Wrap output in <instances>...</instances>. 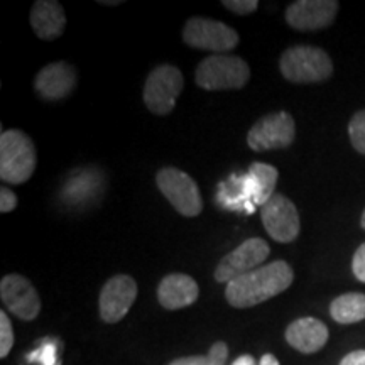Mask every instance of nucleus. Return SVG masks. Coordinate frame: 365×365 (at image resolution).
<instances>
[{"mask_svg":"<svg viewBox=\"0 0 365 365\" xmlns=\"http://www.w3.org/2000/svg\"><path fill=\"white\" fill-rule=\"evenodd\" d=\"M137 282L127 274H117L100 291V318L105 323H118L129 313L137 298Z\"/></svg>","mask_w":365,"mask_h":365,"instance_id":"11","label":"nucleus"},{"mask_svg":"<svg viewBox=\"0 0 365 365\" xmlns=\"http://www.w3.org/2000/svg\"><path fill=\"white\" fill-rule=\"evenodd\" d=\"M210 365H223V364H217V362H212V360H210Z\"/></svg>","mask_w":365,"mask_h":365,"instance_id":"33","label":"nucleus"},{"mask_svg":"<svg viewBox=\"0 0 365 365\" xmlns=\"http://www.w3.org/2000/svg\"><path fill=\"white\" fill-rule=\"evenodd\" d=\"M36 148L29 135L17 129L4 130L0 135V178L4 182L22 185L34 175Z\"/></svg>","mask_w":365,"mask_h":365,"instance_id":"2","label":"nucleus"},{"mask_svg":"<svg viewBox=\"0 0 365 365\" xmlns=\"http://www.w3.org/2000/svg\"><path fill=\"white\" fill-rule=\"evenodd\" d=\"M279 68L291 83H319L331 76L333 63L327 51L314 46H294L282 53Z\"/></svg>","mask_w":365,"mask_h":365,"instance_id":"4","label":"nucleus"},{"mask_svg":"<svg viewBox=\"0 0 365 365\" xmlns=\"http://www.w3.org/2000/svg\"><path fill=\"white\" fill-rule=\"evenodd\" d=\"M185 78L173 65H161L149 73L144 85V103L156 115H168L175 110Z\"/></svg>","mask_w":365,"mask_h":365,"instance_id":"6","label":"nucleus"},{"mask_svg":"<svg viewBox=\"0 0 365 365\" xmlns=\"http://www.w3.org/2000/svg\"><path fill=\"white\" fill-rule=\"evenodd\" d=\"M103 6H117V4H120V2H105V0H103Z\"/></svg>","mask_w":365,"mask_h":365,"instance_id":"32","label":"nucleus"},{"mask_svg":"<svg viewBox=\"0 0 365 365\" xmlns=\"http://www.w3.org/2000/svg\"><path fill=\"white\" fill-rule=\"evenodd\" d=\"M17 203H19V200H17L16 193H14L12 190H9L7 186H2V188H0V212H12V210H16Z\"/></svg>","mask_w":365,"mask_h":365,"instance_id":"25","label":"nucleus"},{"mask_svg":"<svg viewBox=\"0 0 365 365\" xmlns=\"http://www.w3.org/2000/svg\"><path fill=\"white\" fill-rule=\"evenodd\" d=\"M222 4L228 11L239 14V16H249L259 9L257 0H223Z\"/></svg>","mask_w":365,"mask_h":365,"instance_id":"22","label":"nucleus"},{"mask_svg":"<svg viewBox=\"0 0 365 365\" xmlns=\"http://www.w3.org/2000/svg\"><path fill=\"white\" fill-rule=\"evenodd\" d=\"M232 365H257V364H255L252 355H242V357L237 359Z\"/></svg>","mask_w":365,"mask_h":365,"instance_id":"29","label":"nucleus"},{"mask_svg":"<svg viewBox=\"0 0 365 365\" xmlns=\"http://www.w3.org/2000/svg\"><path fill=\"white\" fill-rule=\"evenodd\" d=\"M227 357H228V349H227V345L223 344V341H217V344L213 345L212 349H210L208 359L212 360V362L225 365Z\"/></svg>","mask_w":365,"mask_h":365,"instance_id":"26","label":"nucleus"},{"mask_svg":"<svg viewBox=\"0 0 365 365\" xmlns=\"http://www.w3.org/2000/svg\"><path fill=\"white\" fill-rule=\"evenodd\" d=\"M259 365H281V364H279V360L274 357L272 354H266V355H262V359H261V362H259Z\"/></svg>","mask_w":365,"mask_h":365,"instance_id":"30","label":"nucleus"},{"mask_svg":"<svg viewBox=\"0 0 365 365\" xmlns=\"http://www.w3.org/2000/svg\"><path fill=\"white\" fill-rule=\"evenodd\" d=\"M29 22L39 39H58L66 26L65 9L54 0H38L31 9Z\"/></svg>","mask_w":365,"mask_h":365,"instance_id":"17","label":"nucleus"},{"mask_svg":"<svg viewBox=\"0 0 365 365\" xmlns=\"http://www.w3.org/2000/svg\"><path fill=\"white\" fill-rule=\"evenodd\" d=\"M182 39L190 48L225 54L237 48L240 36L230 26L207 17H191L182 29Z\"/></svg>","mask_w":365,"mask_h":365,"instance_id":"5","label":"nucleus"},{"mask_svg":"<svg viewBox=\"0 0 365 365\" xmlns=\"http://www.w3.org/2000/svg\"><path fill=\"white\" fill-rule=\"evenodd\" d=\"M286 340L301 354H314L327 345L328 328L317 318H299L287 327Z\"/></svg>","mask_w":365,"mask_h":365,"instance_id":"16","label":"nucleus"},{"mask_svg":"<svg viewBox=\"0 0 365 365\" xmlns=\"http://www.w3.org/2000/svg\"><path fill=\"white\" fill-rule=\"evenodd\" d=\"M31 360H38L43 365H59L58 360V350L53 344H46L41 346L39 350H36L34 354L29 355Z\"/></svg>","mask_w":365,"mask_h":365,"instance_id":"23","label":"nucleus"},{"mask_svg":"<svg viewBox=\"0 0 365 365\" xmlns=\"http://www.w3.org/2000/svg\"><path fill=\"white\" fill-rule=\"evenodd\" d=\"M158 188L182 217H198L203 200L198 185L190 175L178 168H163L156 176Z\"/></svg>","mask_w":365,"mask_h":365,"instance_id":"7","label":"nucleus"},{"mask_svg":"<svg viewBox=\"0 0 365 365\" xmlns=\"http://www.w3.org/2000/svg\"><path fill=\"white\" fill-rule=\"evenodd\" d=\"M360 225H362V228L365 230V210H364V213H362V218H360Z\"/></svg>","mask_w":365,"mask_h":365,"instance_id":"31","label":"nucleus"},{"mask_svg":"<svg viewBox=\"0 0 365 365\" xmlns=\"http://www.w3.org/2000/svg\"><path fill=\"white\" fill-rule=\"evenodd\" d=\"M349 135L354 149L365 156V110L355 113L349 124Z\"/></svg>","mask_w":365,"mask_h":365,"instance_id":"20","label":"nucleus"},{"mask_svg":"<svg viewBox=\"0 0 365 365\" xmlns=\"http://www.w3.org/2000/svg\"><path fill=\"white\" fill-rule=\"evenodd\" d=\"M14 345V328L6 312H0V357L6 359Z\"/></svg>","mask_w":365,"mask_h":365,"instance_id":"21","label":"nucleus"},{"mask_svg":"<svg viewBox=\"0 0 365 365\" xmlns=\"http://www.w3.org/2000/svg\"><path fill=\"white\" fill-rule=\"evenodd\" d=\"M261 218L267 234L276 242L289 244L298 239L301 230L296 205L281 193H276L261 210Z\"/></svg>","mask_w":365,"mask_h":365,"instance_id":"9","label":"nucleus"},{"mask_svg":"<svg viewBox=\"0 0 365 365\" xmlns=\"http://www.w3.org/2000/svg\"><path fill=\"white\" fill-rule=\"evenodd\" d=\"M200 296V287L188 274H168L158 287V299L163 308L181 309L191 307Z\"/></svg>","mask_w":365,"mask_h":365,"instance_id":"15","label":"nucleus"},{"mask_svg":"<svg viewBox=\"0 0 365 365\" xmlns=\"http://www.w3.org/2000/svg\"><path fill=\"white\" fill-rule=\"evenodd\" d=\"M352 271H354V276L357 277L360 282H365V242L357 250H355L354 261H352Z\"/></svg>","mask_w":365,"mask_h":365,"instance_id":"24","label":"nucleus"},{"mask_svg":"<svg viewBox=\"0 0 365 365\" xmlns=\"http://www.w3.org/2000/svg\"><path fill=\"white\" fill-rule=\"evenodd\" d=\"M76 86V70L70 63H49L38 73L34 80V90L39 97L48 102L66 98Z\"/></svg>","mask_w":365,"mask_h":365,"instance_id":"14","label":"nucleus"},{"mask_svg":"<svg viewBox=\"0 0 365 365\" xmlns=\"http://www.w3.org/2000/svg\"><path fill=\"white\" fill-rule=\"evenodd\" d=\"M330 314L336 323L352 325L365 319V294L346 293L331 301Z\"/></svg>","mask_w":365,"mask_h":365,"instance_id":"19","label":"nucleus"},{"mask_svg":"<svg viewBox=\"0 0 365 365\" xmlns=\"http://www.w3.org/2000/svg\"><path fill=\"white\" fill-rule=\"evenodd\" d=\"M340 365H365V350H355L345 355Z\"/></svg>","mask_w":365,"mask_h":365,"instance_id":"27","label":"nucleus"},{"mask_svg":"<svg viewBox=\"0 0 365 365\" xmlns=\"http://www.w3.org/2000/svg\"><path fill=\"white\" fill-rule=\"evenodd\" d=\"M269 245L262 239H249L227 254L222 259L215 269V281L217 282H230L237 277L249 274L254 269L261 267V264L269 257Z\"/></svg>","mask_w":365,"mask_h":365,"instance_id":"10","label":"nucleus"},{"mask_svg":"<svg viewBox=\"0 0 365 365\" xmlns=\"http://www.w3.org/2000/svg\"><path fill=\"white\" fill-rule=\"evenodd\" d=\"M249 78L247 61L232 54H212L200 63L195 73L196 85L208 91L240 90Z\"/></svg>","mask_w":365,"mask_h":365,"instance_id":"3","label":"nucleus"},{"mask_svg":"<svg viewBox=\"0 0 365 365\" xmlns=\"http://www.w3.org/2000/svg\"><path fill=\"white\" fill-rule=\"evenodd\" d=\"M336 0H298L286 9V22L298 31H318L331 26L339 12Z\"/></svg>","mask_w":365,"mask_h":365,"instance_id":"13","label":"nucleus"},{"mask_svg":"<svg viewBox=\"0 0 365 365\" xmlns=\"http://www.w3.org/2000/svg\"><path fill=\"white\" fill-rule=\"evenodd\" d=\"M293 281L294 272L289 264L274 261L228 282L225 298L234 308H252L281 294Z\"/></svg>","mask_w":365,"mask_h":365,"instance_id":"1","label":"nucleus"},{"mask_svg":"<svg viewBox=\"0 0 365 365\" xmlns=\"http://www.w3.org/2000/svg\"><path fill=\"white\" fill-rule=\"evenodd\" d=\"M277 178L279 173L271 164L264 163H252L249 168V188L252 193L254 203L259 207H264L269 200L272 198L274 188H276Z\"/></svg>","mask_w":365,"mask_h":365,"instance_id":"18","label":"nucleus"},{"mask_svg":"<svg viewBox=\"0 0 365 365\" xmlns=\"http://www.w3.org/2000/svg\"><path fill=\"white\" fill-rule=\"evenodd\" d=\"M0 298L9 312L19 319L31 322L41 312V299L36 287L21 274H7L0 281Z\"/></svg>","mask_w":365,"mask_h":365,"instance_id":"12","label":"nucleus"},{"mask_svg":"<svg viewBox=\"0 0 365 365\" xmlns=\"http://www.w3.org/2000/svg\"><path fill=\"white\" fill-rule=\"evenodd\" d=\"M296 135L294 118L287 112L269 113L254 124L247 134V144L252 150L286 149L293 144Z\"/></svg>","mask_w":365,"mask_h":365,"instance_id":"8","label":"nucleus"},{"mask_svg":"<svg viewBox=\"0 0 365 365\" xmlns=\"http://www.w3.org/2000/svg\"><path fill=\"white\" fill-rule=\"evenodd\" d=\"M170 365H210V359L203 357V355H195V357L176 359Z\"/></svg>","mask_w":365,"mask_h":365,"instance_id":"28","label":"nucleus"}]
</instances>
